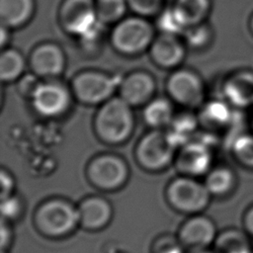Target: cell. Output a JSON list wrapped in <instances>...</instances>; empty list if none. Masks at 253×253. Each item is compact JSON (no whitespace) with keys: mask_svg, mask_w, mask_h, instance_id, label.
Returning <instances> with one entry per match:
<instances>
[{"mask_svg":"<svg viewBox=\"0 0 253 253\" xmlns=\"http://www.w3.org/2000/svg\"><path fill=\"white\" fill-rule=\"evenodd\" d=\"M30 65L38 77L57 76L65 67L64 52L55 43H42L32 51Z\"/></svg>","mask_w":253,"mask_h":253,"instance_id":"cell-13","label":"cell"},{"mask_svg":"<svg viewBox=\"0 0 253 253\" xmlns=\"http://www.w3.org/2000/svg\"><path fill=\"white\" fill-rule=\"evenodd\" d=\"M8 29L7 27L1 25V28H0V43H1V46L4 47V45L6 44V42H8L9 40V33H8Z\"/></svg>","mask_w":253,"mask_h":253,"instance_id":"cell-35","label":"cell"},{"mask_svg":"<svg viewBox=\"0 0 253 253\" xmlns=\"http://www.w3.org/2000/svg\"><path fill=\"white\" fill-rule=\"evenodd\" d=\"M0 233H1V241H0V250L1 253L8 252L9 248L12 245L13 241V229L11 226V222L1 218L0 224Z\"/></svg>","mask_w":253,"mask_h":253,"instance_id":"cell-33","label":"cell"},{"mask_svg":"<svg viewBox=\"0 0 253 253\" xmlns=\"http://www.w3.org/2000/svg\"><path fill=\"white\" fill-rule=\"evenodd\" d=\"M209 8V0H176L171 9L186 31L200 25L206 18Z\"/></svg>","mask_w":253,"mask_h":253,"instance_id":"cell-18","label":"cell"},{"mask_svg":"<svg viewBox=\"0 0 253 253\" xmlns=\"http://www.w3.org/2000/svg\"><path fill=\"white\" fill-rule=\"evenodd\" d=\"M203 116L211 123L222 124L227 121L229 117V111L222 103L212 102L204 109Z\"/></svg>","mask_w":253,"mask_h":253,"instance_id":"cell-30","label":"cell"},{"mask_svg":"<svg viewBox=\"0 0 253 253\" xmlns=\"http://www.w3.org/2000/svg\"><path fill=\"white\" fill-rule=\"evenodd\" d=\"M96 14L100 23H118L124 19L126 11V0H96Z\"/></svg>","mask_w":253,"mask_h":253,"instance_id":"cell-22","label":"cell"},{"mask_svg":"<svg viewBox=\"0 0 253 253\" xmlns=\"http://www.w3.org/2000/svg\"><path fill=\"white\" fill-rule=\"evenodd\" d=\"M218 253H246L248 252L245 237L236 231H227L216 239Z\"/></svg>","mask_w":253,"mask_h":253,"instance_id":"cell-24","label":"cell"},{"mask_svg":"<svg viewBox=\"0 0 253 253\" xmlns=\"http://www.w3.org/2000/svg\"><path fill=\"white\" fill-rule=\"evenodd\" d=\"M34 225L44 237L64 238L79 227L77 206L62 198L47 199L35 210Z\"/></svg>","mask_w":253,"mask_h":253,"instance_id":"cell-2","label":"cell"},{"mask_svg":"<svg viewBox=\"0 0 253 253\" xmlns=\"http://www.w3.org/2000/svg\"><path fill=\"white\" fill-rule=\"evenodd\" d=\"M211 155L206 145L198 142H187L176 154L174 164L180 175L196 177L207 173Z\"/></svg>","mask_w":253,"mask_h":253,"instance_id":"cell-15","label":"cell"},{"mask_svg":"<svg viewBox=\"0 0 253 253\" xmlns=\"http://www.w3.org/2000/svg\"><path fill=\"white\" fill-rule=\"evenodd\" d=\"M234 152L244 164L253 166V137H239L234 143Z\"/></svg>","mask_w":253,"mask_h":253,"instance_id":"cell-28","label":"cell"},{"mask_svg":"<svg viewBox=\"0 0 253 253\" xmlns=\"http://www.w3.org/2000/svg\"><path fill=\"white\" fill-rule=\"evenodd\" d=\"M216 231L213 221L203 214L190 215L179 227L177 239L182 247L192 253L203 251L215 239Z\"/></svg>","mask_w":253,"mask_h":253,"instance_id":"cell-9","label":"cell"},{"mask_svg":"<svg viewBox=\"0 0 253 253\" xmlns=\"http://www.w3.org/2000/svg\"><path fill=\"white\" fill-rule=\"evenodd\" d=\"M252 28H253V20H252Z\"/></svg>","mask_w":253,"mask_h":253,"instance_id":"cell-38","label":"cell"},{"mask_svg":"<svg viewBox=\"0 0 253 253\" xmlns=\"http://www.w3.org/2000/svg\"><path fill=\"white\" fill-rule=\"evenodd\" d=\"M24 211V204L18 195L1 200V218L10 222L20 218Z\"/></svg>","mask_w":253,"mask_h":253,"instance_id":"cell-25","label":"cell"},{"mask_svg":"<svg viewBox=\"0 0 253 253\" xmlns=\"http://www.w3.org/2000/svg\"><path fill=\"white\" fill-rule=\"evenodd\" d=\"M34 0H0L1 25L15 28L24 25L34 13Z\"/></svg>","mask_w":253,"mask_h":253,"instance_id":"cell-17","label":"cell"},{"mask_svg":"<svg viewBox=\"0 0 253 253\" xmlns=\"http://www.w3.org/2000/svg\"><path fill=\"white\" fill-rule=\"evenodd\" d=\"M211 196L205 183L185 175L173 178L165 189L167 204L175 211L189 215L203 211L208 207Z\"/></svg>","mask_w":253,"mask_h":253,"instance_id":"cell-4","label":"cell"},{"mask_svg":"<svg viewBox=\"0 0 253 253\" xmlns=\"http://www.w3.org/2000/svg\"><path fill=\"white\" fill-rule=\"evenodd\" d=\"M59 21L67 33L86 43L99 37L103 25L97 18L94 0H64L59 9Z\"/></svg>","mask_w":253,"mask_h":253,"instance_id":"cell-5","label":"cell"},{"mask_svg":"<svg viewBox=\"0 0 253 253\" xmlns=\"http://www.w3.org/2000/svg\"><path fill=\"white\" fill-rule=\"evenodd\" d=\"M155 91L153 77L142 71L128 74L121 80L119 86L120 97L131 107L147 104Z\"/></svg>","mask_w":253,"mask_h":253,"instance_id":"cell-14","label":"cell"},{"mask_svg":"<svg viewBox=\"0 0 253 253\" xmlns=\"http://www.w3.org/2000/svg\"><path fill=\"white\" fill-rule=\"evenodd\" d=\"M233 184L232 173L223 167H217L208 172L205 185L211 195L222 196L226 194Z\"/></svg>","mask_w":253,"mask_h":253,"instance_id":"cell-23","label":"cell"},{"mask_svg":"<svg viewBox=\"0 0 253 253\" xmlns=\"http://www.w3.org/2000/svg\"><path fill=\"white\" fill-rule=\"evenodd\" d=\"M5 253H8V252H5Z\"/></svg>","mask_w":253,"mask_h":253,"instance_id":"cell-39","label":"cell"},{"mask_svg":"<svg viewBox=\"0 0 253 253\" xmlns=\"http://www.w3.org/2000/svg\"><path fill=\"white\" fill-rule=\"evenodd\" d=\"M245 223H246V226H247L248 230L251 233H253V209L247 213L246 219H245Z\"/></svg>","mask_w":253,"mask_h":253,"instance_id":"cell-36","label":"cell"},{"mask_svg":"<svg viewBox=\"0 0 253 253\" xmlns=\"http://www.w3.org/2000/svg\"><path fill=\"white\" fill-rule=\"evenodd\" d=\"M37 75L36 74H28V75H24L22 77V79L20 80L19 83V90L22 94L26 95V96H31L34 94V92L36 91V89L38 88V86L40 85L41 82L38 81L37 79Z\"/></svg>","mask_w":253,"mask_h":253,"instance_id":"cell-34","label":"cell"},{"mask_svg":"<svg viewBox=\"0 0 253 253\" xmlns=\"http://www.w3.org/2000/svg\"><path fill=\"white\" fill-rule=\"evenodd\" d=\"M177 144L168 131L153 128L137 142L134 157L140 168L156 173L168 168L175 161Z\"/></svg>","mask_w":253,"mask_h":253,"instance_id":"cell-3","label":"cell"},{"mask_svg":"<svg viewBox=\"0 0 253 253\" xmlns=\"http://www.w3.org/2000/svg\"><path fill=\"white\" fill-rule=\"evenodd\" d=\"M183 34L185 35L186 42L194 47L206 44L210 37L208 28L202 24L188 28Z\"/></svg>","mask_w":253,"mask_h":253,"instance_id":"cell-29","label":"cell"},{"mask_svg":"<svg viewBox=\"0 0 253 253\" xmlns=\"http://www.w3.org/2000/svg\"><path fill=\"white\" fill-rule=\"evenodd\" d=\"M31 98L35 110L45 117L62 115L71 100L69 91L57 82L40 83Z\"/></svg>","mask_w":253,"mask_h":253,"instance_id":"cell-11","label":"cell"},{"mask_svg":"<svg viewBox=\"0 0 253 253\" xmlns=\"http://www.w3.org/2000/svg\"><path fill=\"white\" fill-rule=\"evenodd\" d=\"M126 161L114 153H102L94 156L86 166V178L96 189L114 192L122 189L129 178Z\"/></svg>","mask_w":253,"mask_h":253,"instance_id":"cell-6","label":"cell"},{"mask_svg":"<svg viewBox=\"0 0 253 253\" xmlns=\"http://www.w3.org/2000/svg\"><path fill=\"white\" fill-rule=\"evenodd\" d=\"M246 253H249V252H246Z\"/></svg>","mask_w":253,"mask_h":253,"instance_id":"cell-40","label":"cell"},{"mask_svg":"<svg viewBox=\"0 0 253 253\" xmlns=\"http://www.w3.org/2000/svg\"><path fill=\"white\" fill-rule=\"evenodd\" d=\"M194 253H208V252H206L205 250H203V251H198V252H194Z\"/></svg>","mask_w":253,"mask_h":253,"instance_id":"cell-37","label":"cell"},{"mask_svg":"<svg viewBox=\"0 0 253 253\" xmlns=\"http://www.w3.org/2000/svg\"><path fill=\"white\" fill-rule=\"evenodd\" d=\"M79 227L87 231H98L105 228L113 218V206L104 197L91 195L77 205Z\"/></svg>","mask_w":253,"mask_h":253,"instance_id":"cell-12","label":"cell"},{"mask_svg":"<svg viewBox=\"0 0 253 253\" xmlns=\"http://www.w3.org/2000/svg\"><path fill=\"white\" fill-rule=\"evenodd\" d=\"M134 128L131 106L121 97L104 102L94 118V130L104 143L117 145L126 142Z\"/></svg>","mask_w":253,"mask_h":253,"instance_id":"cell-1","label":"cell"},{"mask_svg":"<svg viewBox=\"0 0 253 253\" xmlns=\"http://www.w3.org/2000/svg\"><path fill=\"white\" fill-rule=\"evenodd\" d=\"M158 26L161 30V33L173 34V35H182L185 32L184 27L176 18L172 9L164 12L158 21Z\"/></svg>","mask_w":253,"mask_h":253,"instance_id":"cell-27","label":"cell"},{"mask_svg":"<svg viewBox=\"0 0 253 253\" xmlns=\"http://www.w3.org/2000/svg\"><path fill=\"white\" fill-rule=\"evenodd\" d=\"M226 96L235 104L245 105L253 101V76L239 75L225 86Z\"/></svg>","mask_w":253,"mask_h":253,"instance_id":"cell-21","label":"cell"},{"mask_svg":"<svg viewBox=\"0 0 253 253\" xmlns=\"http://www.w3.org/2000/svg\"><path fill=\"white\" fill-rule=\"evenodd\" d=\"M153 40V29L141 16L121 20L111 35L113 46L124 54L139 53L150 46Z\"/></svg>","mask_w":253,"mask_h":253,"instance_id":"cell-7","label":"cell"},{"mask_svg":"<svg viewBox=\"0 0 253 253\" xmlns=\"http://www.w3.org/2000/svg\"><path fill=\"white\" fill-rule=\"evenodd\" d=\"M121 80L117 76L99 71H84L73 78L71 87L78 101L88 105H97L112 98Z\"/></svg>","mask_w":253,"mask_h":253,"instance_id":"cell-8","label":"cell"},{"mask_svg":"<svg viewBox=\"0 0 253 253\" xmlns=\"http://www.w3.org/2000/svg\"><path fill=\"white\" fill-rule=\"evenodd\" d=\"M25 59L16 49H3L0 55V79L2 82H11L23 74Z\"/></svg>","mask_w":253,"mask_h":253,"instance_id":"cell-20","label":"cell"},{"mask_svg":"<svg viewBox=\"0 0 253 253\" xmlns=\"http://www.w3.org/2000/svg\"><path fill=\"white\" fill-rule=\"evenodd\" d=\"M185 249L182 247L177 237L172 238L169 236L161 237L155 242L153 253H184Z\"/></svg>","mask_w":253,"mask_h":253,"instance_id":"cell-31","label":"cell"},{"mask_svg":"<svg viewBox=\"0 0 253 253\" xmlns=\"http://www.w3.org/2000/svg\"><path fill=\"white\" fill-rule=\"evenodd\" d=\"M166 88L170 97L185 107L194 108L203 101L202 81L196 73L188 69H179L172 73L168 78Z\"/></svg>","mask_w":253,"mask_h":253,"instance_id":"cell-10","label":"cell"},{"mask_svg":"<svg viewBox=\"0 0 253 253\" xmlns=\"http://www.w3.org/2000/svg\"><path fill=\"white\" fill-rule=\"evenodd\" d=\"M149 47L152 60L162 68L178 66L185 56V46L178 35L161 33Z\"/></svg>","mask_w":253,"mask_h":253,"instance_id":"cell-16","label":"cell"},{"mask_svg":"<svg viewBox=\"0 0 253 253\" xmlns=\"http://www.w3.org/2000/svg\"><path fill=\"white\" fill-rule=\"evenodd\" d=\"M126 3L138 16H151L158 13L162 0H126Z\"/></svg>","mask_w":253,"mask_h":253,"instance_id":"cell-26","label":"cell"},{"mask_svg":"<svg viewBox=\"0 0 253 253\" xmlns=\"http://www.w3.org/2000/svg\"><path fill=\"white\" fill-rule=\"evenodd\" d=\"M143 118L153 128H162L171 125L174 119L172 105L164 98L150 100L143 110Z\"/></svg>","mask_w":253,"mask_h":253,"instance_id":"cell-19","label":"cell"},{"mask_svg":"<svg viewBox=\"0 0 253 253\" xmlns=\"http://www.w3.org/2000/svg\"><path fill=\"white\" fill-rule=\"evenodd\" d=\"M0 183H1V200L6 199L12 195H14L16 182L10 171L5 168H1L0 170Z\"/></svg>","mask_w":253,"mask_h":253,"instance_id":"cell-32","label":"cell"}]
</instances>
